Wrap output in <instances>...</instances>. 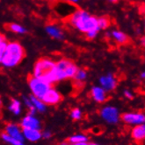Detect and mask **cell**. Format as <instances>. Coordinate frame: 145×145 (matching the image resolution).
I'll list each match as a JSON object with an SVG mask.
<instances>
[{
    "mask_svg": "<svg viewBox=\"0 0 145 145\" xmlns=\"http://www.w3.org/2000/svg\"><path fill=\"white\" fill-rule=\"evenodd\" d=\"M71 25H73L80 32L88 33L90 32H99V28L98 26V18L91 16L88 12L77 9L70 16L66 18Z\"/></svg>",
    "mask_w": 145,
    "mask_h": 145,
    "instance_id": "6da1fadb",
    "label": "cell"
},
{
    "mask_svg": "<svg viewBox=\"0 0 145 145\" xmlns=\"http://www.w3.org/2000/svg\"><path fill=\"white\" fill-rule=\"evenodd\" d=\"M34 76L53 85L58 82L56 72V62L48 58H41L36 61L34 68Z\"/></svg>",
    "mask_w": 145,
    "mask_h": 145,
    "instance_id": "7a4b0ae2",
    "label": "cell"
},
{
    "mask_svg": "<svg viewBox=\"0 0 145 145\" xmlns=\"http://www.w3.org/2000/svg\"><path fill=\"white\" fill-rule=\"evenodd\" d=\"M26 56L23 46L18 42H11L6 45V49L1 63L7 67H13L19 64Z\"/></svg>",
    "mask_w": 145,
    "mask_h": 145,
    "instance_id": "3957f363",
    "label": "cell"
},
{
    "mask_svg": "<svg viewBox=\"0 0 145 145\" xmlns=\"http://www.w3.org/2000/svg\"><path fill=\"white\" fill-rule=\"evenodd\" d=\"M77 69L74 61L69 59H63L56 63V72L58 80L72 79Z\"/></svg>",
    "mask_w": 145,
    "mask_h": 145,
    "instance_id": "277c9868",
    "label": "cell"
},
{
    "mask_svg": "<svg viewBox=\"0 0 145 145\" xmlns=\"http://www.w3.org/2000/svg\"><path fill=\"white\" fill-rule=\"evenodd\" d=\"M27 81H28V85L34 94V96L38 98L39 100H41L42 96L46 94V92L48 89L53 88V85L48 84L40 79H37L32 74L28 75Z\"/></svg>",
    "mask_w": 145,
    "mask_h": 145,
    "instance_id": "5b68a950",
    "label": "cell"
},
{
    "mask_svg": "<svg viewBox=\"0 0 145 145\" xmlns=\"http://www.w3.org/2000/svg\"><path fill=\"white\" fill-rule=\"evenodd\" d=\"M63 100L64 97L62 96L60 93L55 90L53 88H51L46 92V94L42 96L40 101L47 105H56L60 103Z\"/></svg>",
    "mask_w": 145,
    "mask_h": 145,
    "instance_id": "8992f818",
    "label": "cell"
},
{
    "mask_svg": "<svg viewBox=\"0 0 145 145\" xmlns=\"http://www.w3.org/2000/svg\"><path fill=\"white\" fill-rule=\"evenodd\" d=\"M121 119L128 124H141L144 122V114L142 112L124 113L121 116Z\"/></svg>",
    "mask_w": 145,
    "mask_h": 145,
    "instance_id": "52a82bcc",
    "label": "cell"
},
{
    "mask_svg": "<svg viewBox=\"0 0 145 145\" xmlns=\"http://www.w3.org/2000/svg\"><path fill=\"white\" fill-rule=\"evenodd\" d=\"M132 138L138 145H142L145 139V126L139 124L132 129Z\"/></svg>",
    "mask_w": 145,
    "mask_h": 145,
    "instance_id": "ba28073f",
    "label": "cell"
},
{
    "mask_svg": "<svg viewBox=\"0 0 145 145\" xmlns=\"http://www.w3.org/2000/svg\"><path fill=\"white\" fill-rule=\"evenodd\" d=\"M101 115L106 121L111 123H115L118 121L119 119V115H118V111L115 108H112V107H107L105 108L102 110Z\"/></svg>",
    "mask_w": 145,
    "mask_h": 145,
    "instance_id": "9c48e42d",
    "label": "cell"
},
{
    "mask_svg": "<svg viewBox=\"0 0 145 145\" xmlns=\"http://www.w3.org/2000/svg\"><path fill=\"white\" fill-rule=\"evenodd\" d=\"M5 133L8 134L10 137H12L13 138L22 142L23 141V136L21 133V128L19 125L16 124H12L9 123L7 124V126L5 128Z\"/></svg>",
    "mask_w": 145,
    "mask_h": 145,
    "instance_id": "30bf717a",
    "label": "cell"
},
{
    "mask_svg": "<svg viewBox=\"0 0 145 145\" xmlns=\"http://www.w3.org/2000/svg\"><path fill=\"white\" fill-rule=\"evenodd\" d=\"M100 84L105 90H113L116 88L117 82L112 74H108L100 78Z\"/></svg>",
    "mask_w": 145,
    "mask_h": 145,
    "instance_id": "8fae6325",
    "label": "cell"
},
{
    "mask_svg": "<svg viewBox=\"0 0 145 145\" xmlns=\"http://www.w3.org/2000/svg\"><path fill=\"white\" fill-rule=\"evenodd\" d=\"M91 97L94 99L97 102H99V103H103L107 101V95L106 91L101 88H93L91 91Z\"/></svg>",
    "mask_w": 145,
    "mask_h": 145,
    "instance_id": "7c38bea8",
    "label": "cell"
},
{
    "mask_svg": "<svg viewBox=\"0 0 145 145\" xmlns=\"http://www.w3.org/2000/svg\"><path fill=\"white\" fill-rule=\"evenodd\" d=\"M21 127L23 129H40V123L39 121L31 116H27L22 120Z\"/></svg>",
    "mask_w": 145,
    "mask_h": 145,
    "instance_id": "4fadbf2b",
    "label": "cell"
},
{
    "mask_svg": "<svg viewBox=\"0 0 145 145\" xmlns=\"http://www.w3.org/2000/svg\"><path fill=\"white\" fill-rule=\"evenodd\" d=\"M112 36L115 39L117 43L120 45H128L130 42V39L128 35L123 33L120 31H113L112 32Z\"/></svg>",
    "mask_w": 145,
    "mask_h": 145,
    "instance_id": "5bb4252c",
    "label": "cell"
},
{
    "mask_svg": "<svg viewBox=\"0 0 145 145\" xmlns=\"http://www.w3.org/2000/svg\"><path fill=\"white\" fill-rule=\"evenodd\" d=\"M23 133L25 137L30 140V141H37L40 138L41 134L39 131V129H23Z\"/></svg>",
    "mask_w": 145,
    "mask_h": 145,
    "instance_id": "9a60e30c",
    "label": "cell"
},
{
    "mask_svg": "<svg viewBox=\"0 0 145 145\" xmlns=\"http://www.w3.org/2000/svg\"><path fill=\"white\" fill-rule=\"evenodd\" d=\"M46 31L47 33L55 39H63L64 38V34L62 33V31L56 25H48L46 27Z\"/></svg>",
    "mask_w": 145,
    "mask_h": 145,
    "instance_id": "2e32d148",
    "label": "cell"
},
{
    "mask_svg": "<svg viewBox=\"0 0 145 145\" xmlns=\"http://www.w3.org/2000/svg\"><path fill=\"white\" fill-rule=\"evenodd\" d=\"M5 27L6 30L8 31H11L13 33H26V28H24L23 26L19 25L18 24H14V23H9V24H5Z\"/></svg>",
    "mask_w": 145,
    "mask_h": 145,
    "instance_id": "e0dca14e",
    "label": "cell"
},
{
    "mask_svg": "<svg viewBox=\"0 0 145 145\" xmlns=\"http://www.w3.org/2000/svg\"><path fill=\"white\" fill-rule=\"evenodd\" d=\"M111 25V20L109 17L107 16H103L100 18H98V26L100 29H106L108 28Z\"/></svg>",
    "mask_w": 145,
    "mask_h": 145,
    "instance_id": "ac0fdd59",
    "label": "cell"
},
{
    "mask_svg": "<svg viewBox=\"0 0 145 145\" xmlns=\"http://www.w3.org/2000/svg\"><path fill=\"white\" fill-rule=\"evenodd\" d=\"M85 78H86V72L84 69H77V71L76 72L74 77L72 78V79H73V80H76V81H83V82H85Z\"/></svg>",
    "mask_w": 145,
    "mask_h": 145,
    "instance_id": "d6986e66",
    "label": "cell"
},
{
    "mask_svg": "<svg viewBox=\"0 0 145 145\" xmlns=\"http://www.w3.org/2000/svg\"><path fill=\"white\" fill-rule=\"evenodd\" d=\"M1 137H2V138H3L5 141H6V142H10V143L13 144V145H23L22 142L18 141V140H16V139L13 138L12 137H10L9 135H8V134H6L5 132H2V133H1Z\"/></svg>",
    "mask_w": 145,
    "mask_h": 145,
    "instance_id": "ffe728a7",
    "label": "cell"
},
{
    "mask_svg": "<svg viewBox=\"0 0 145 145\" xmlns=\"http://www.w3.org/2000/svg\"><path fill=\"white\" fill-rule=\"evenodd\" d=\"M31 101H32V103L34 105V107L39 109L40 111H43L45 109V106H44V103L41 101L40 100H39L38 98L34 97V95L33 96H31Z\"/></svg>",
    "mask_w": 145,
    "mask_h": 145,
    "instance_id": "44dd1931",
    "label": "cell"
},
{
    "mask_svg": "<svg viewBox=\"0 0 145 145\" xmlns=\"http://www.w3.org/2000/svg\"><path fill=\"white\" fill-rule=\"evenodd\" d=\"M67 141L72 144V143H77V142H84L87 141V137L85 136H74L67 139Z\"/></svg>",
    "mask_w": 145,
    "mask_h": 145,
    "instance_id": "7402d4cb",
    "label": "cell"
},
{
    "mask_svg": "<svg viewBox=\"0 0 145 145\" xmlns=\"http://www.w3.org/2000/svg\"><path fill=\"white\" fill-rule=\"evenodd\" d=\"M10 109H11L14 114L18 115V114L20 112V103L17 101V100H12V103L11 106H10Z\"/></svg>",
    "mask_w": 145,
    "mask_h": 145,
    "instance_id": "603a6c76",
    "label": "cell"
},
{
    "mask_svg": "<svg viewBox=\"0 0 145 145\" xmlns=\"http://www.w3.org/2000/svg\"><path fill=\"white\" fill-rule=\"evenodd\" d=\"M6 45H7V43L5 42V41H3V42L0 43V63L2 62L5 52V49H6Z\"/></svg>",
    "mask_w": 145,
    "mask_h": 145,
    "instance_id": "cb8c5ba5",
    "label": "cell"
},
{
    "mask_svg": "<svg viewBox=\"0 0 145 145\" xmlns=\"http://www.w3.org/2000/svg\"><path fill=\"white\" fill-rule=\"evenodd\" d=\"M71 117L74 120H79L81 118V112L78 108H74L71 111Z\"/></svg>",
    "mask_w": 145,
    "mask_h": 145,
    "instance_id": "d4e9b609",
    "label": "cell"
},
{
    "mask_svg": "<svg viewBox=\"0 0 145 145\" xmlns=\"http://www.w3.org/2000/svg\"><path fill=\"white\" fill-rule=\"evenodd\" d=\"M104 130H105V129L101 126H96V127L91 129V132L94 135H100L104 132Z\"/></svg>",
    "mask_w": 145,
    "mask_h": 145,
    "instance_id": "484cf974",
    "label": "cell"
},
{
    "mask_svg": "<svg viewBox=\"0 0 145 145\" xmlns=\"http://www.w3.org/2000/svg\"><path fill=\"white\" fill-rule=\"evenodd\" d=\"M70 145H90L89 143H87L86 142H77V143H72Z\"/></svg>",
    "mask_w": 145,
    "mask_h": 145,
    "instance_id": "4316f807",
    "label": "cell"
},
{
    "mask_svg": "<svg viewBox=\"0 0 145 145\" xmlns=\"http://www.w3.org/2000/svg\"><path fill=\"white\" fill-rule=\"evenodd\" d=\"M3 117V113H2V101L0 100V119Z\"/></svg>",
    "mask_w": 145,
    "mask_h": 145,
    "instance_id": "83f0119b",
    "label": "cell"
},
{
    "mask_svg": "<svg viewBox=\"0 0 145 145\" xmlns=\"http://www.w3.org/2000/svg\"><path fill=\"white\" fill-rule=\"evenodd\" d=\"M58 145H70V143L66 140V141H64V142H60Z\"/></svg>",
    "mask_w": 145,
    "mask_h": 145,
    "instance_id": "f1b7e54d",
    "label": "cell"
},
{
    "mask_svg": "<svg viewBox=\"0 0 145 145\" xmlns=\"http://www.w3.org/2000/svg\"><path fill=\"white\" fill-rule=\"evenodd\" d=\"M125 95H126V96H127V97H128V98H130V99H133V96H132V95L130 94L129 92L126 91V92H125Z\"/></svg>",
    "mask_w": 145,
    "mask_h": 145,
    "instance_id": "f546056e",
    "label": "cell"
},
{
    "mask_svg": "<svg viewBox=\"0 0 145 145\" xmlns=\"http://www.w3.org/2000/svg\"><path fill=\"white\" fill-rule=\"evenodd\" d=\"M3 41H5V36L3 34L0 33V43L3 42Z\"/></svg>",
    "mask_w": 145,
    "mask_h": 145,
    "instance_id": "4dcf8cb0",
    "label": "cell"
},
{
    "mask_svg": "<svg viewBox=\"0 0 145 145\" xmlns=\"http://www.w3.org/2000/svg\"><path fill=\"white\" fill-rule=\"evenodd\" d=\"M67 1L71 2V3H76V2H77V1H78V0H67Z\"/></svg>",
    "mask_w": 145,
    "mask_h": 145,
    "instance_id": "1f68e13d",
    "label": "cell"
},
{
    "mask_svg": "<svg viewBox=\"0 0 145 145\" xmlns=\"http://www.w3.org/2000/svg\"><path fill=\"white\" fill-rule=\"evenodd\" d=\"M44 136H45V137H49V136H50V134H48V133H46V134H44Z\"/></svg>",
    "mask_w": 145,
    "mask_h": 145,
    "instance_id": "d6a6232c",
    "label": "cell"
},
{
    "mask_svg": "<svg viewBox=\"0 0 145 145\" xmlns=\"http://www.w3.org/2000/svg\"><path fill=\"white\" fill-rule=\"evenodd\" d=\"M110 1H111V2H113V3H115V2L118 1V0H110Z\"/></svg>",
    "mask_w": 145,
    "mask_h": 145,
    "instance_id": "836d02e7",
    "label": "cell"
},
{
    "mask_svg": "<svg viewBox=\"0 0 145 145\" xmlns=\"http://www.w3.org/2000/svg\"><path fill=\"white\" fill-rule=\"evenodd\" d=\"M90 145H97V144H90Z\"/></svg>",
    "mask_w": 145,
    "mask_h": 145,
    "instance_id": "e575fe53",
    "label": "cell"
}]
</instances>
